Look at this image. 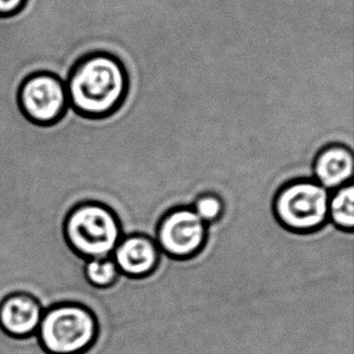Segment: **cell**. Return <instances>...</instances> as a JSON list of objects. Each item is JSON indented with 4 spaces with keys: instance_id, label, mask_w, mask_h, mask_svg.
<instances>
[{
    "instance_id": "3",
    "label": "cell",
    "mask_w": 354,
    "mask_h": 354,
    "mask_svg": "<svg viewBox=\"0 0 354 354\" xmlns=\"http://www.w3.org/2000/svg\"><path fill=\"white\" fill-rule=\"evenodd\" d=\"M64 236L80 258H108L122 239L124 229L113 206L106 202L85 201L68 213Z\"/></svg>"
},
{
    "instance_id": "9",
    "label": "cell",
    "mask_w": 354,
    "mask_h": 354,
    "mask_svg": "<svg viewBox=\"0 0 354 354\" xmlns=\"http://www.w3.org/2000/svg\"><path fill=\"white\" fill-rule=\"evenodd\" d=\"M353 150L344 143L326 144L312 161V178L329 192L353 183Z\"/></svg>"
},
{
    "instance_id": "5",
    "label": "cell",
    "mask_w": 354,
    "mask_h": 354,
    "mask_svg": "<svg viewBox=\"0 0 354 354\" xmlns=\"http://www.w3.org/2000/svg\"><path fill=\"white\" fill-rule=\"evenodd\" d=\"M209 226L192 211L190 205H180L165 212L155 229V242L162 255L176 261H187L206 248Z\"/></svg>"
},
{
    "instance_id": "7",
    "label": "cell",
    "mask_w": 354,
    "mask_h": 354,
    "mask_svg": "<svg viewBox=\"0 0 354 354\" xmlns=\"http://www.w3.org/2000/svg\"><path fill=\"white\" fill-rule=\"evenodd\" d=\"M162 254L151 236L134 232L122 236L111 254L120 274L129 279H145L156 272Z\"/></svg>"
},
{
    "instance_id": "13",
    "label": "cell",
    "mask_w": 354,
    "mask_h": 354,
    "mask_svg": "<svg viewBox=\"0 0 354 354\" xmlns=\"http://www.w3.org/2000/svg\"><path fill=\"white\" fill-rule=\"evenodd\" d=\"M26 0H0V16H10L24 8Z\"/></svg>"
},
{
    "instance_id": "4",
    "label": "cell",
    "mask_w": 354,
    "mask_h": 354,
    "mask_svg": "<svg viewBox=\"0 0 354 354\" xmlns=\"http://www.w3.org/2000/svg\"><path fill=\"white\" fill-rule=\"evenodd\" d=\"M330 192L313 178H294L274 194L273 216L289 234L313 235L328 224Z\"/></svg>"
},
{
    "instance_id": "6",
    "label": "cell",
    "mask_w": 354,
    "mask_h": 354,
    "mask_svg": "<svg viewBox=\"0 0 354 354\" xmlns=\"http://www.w3.org/2000/svg\"><path fill=\"white\" fill-rule=\"evenodd\" d=\"M19 102L24 115L35 124H56L69 106L66 82L51 73L29 75L19 87Z\"/></svg>"
},
{
    "instance_id": "1",
    "label": "cell",
    "mask_w": 354,
    "mask_h": 354,
    "mask_svg": "<svg viewBox=\"0 0 354 354\" xmlns=\"http://www.w3.org/2000/svg\"><path fill=\"white\" fill-rule=\"evenodd\" d=\"M69 106L85 119L108 120L124 106L129 74L109 50H95L77 61L66 82Z\"/></svg>"
},
{
    "instance_id": "12",
    "label": "cell",
    "mask_w": 354,
    "mask_h": 354,
    "mask_svg": "<svg viewBox=\"0 0 354 354\" xmlns=\"http://www.w3.org/2000/svg\"><path fill=\"white\" fill-rule=\"evenodd\" d=\"M190 207L206 225L216 224L225 213V202L216 192H202L197 195Z\"/></svg>"
},
{
    "instance_id": "10",
    "label": "cell",
    "mask_w": 354,
    "mask_h": 354,
    "mask_svg": "<svg viewBox=\"0 0 354 354\" xmlns=\"http://www.w3.org/2000/svg\"><path fill=\"white\" fill-rule=\"evenodd\" d=\"M328 224L341 234L352 235L354 231V187L353 183L330 192L328 205Z\"/></svg>"
},
{
    "instance_id": "2",
    "label": "cell",
    "mask_w": 354,
    "mask_h": 354,
    "mask_svg": "<svg viewBox=\"0 0 354 354\" xmlns=\"http://www.w3.org/2000/svg\"><path fill=\"white\" fill-rule=\"evenodd\" d=\"M101 333L96 312L85 302L62 300L45 307L37 340L46 354H86Z\"/></svg>"
},
{
    "instance_id": "8",
    "label": "cell",
    "mask_w": 354,
    "mask_h": 354,
    "mask_svg": "<svg viewBox=\"0 0 354 354\" xmlns=\"http://www.w3.org/2000/svg\"><path fill=\"white\" fill-rule=\"evenodd\" d=\"M45 306L26 292H10L0 300V330L15 340H27L38 331Z\"/></svg>"
},
{
    "instance_id": "11",
    "label": "cell",
    "mask_w": 354,
    "mask_h": 354,
    "mask_svg": "<svg viewBox=\"0 0 354 354\" xmlns=\"http://www.w3.org/2000/svg\"><path fill=\"white\" fill-rule=\"evenodd\" d=\"M82 274L87 284L96 290L114 287L121 276L111 257L88 259L84 263Z\"/></svg>"
}]
</instances>
